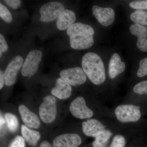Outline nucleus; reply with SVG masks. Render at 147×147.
<instances>
[{"instance_id":"f257e3e1","label":"nucleus","mask_w":147,"mask_h":147,"mask_svg":"<svg viewBox=\"0 0 147 147\" xmlns=\"http://www.w3.org/2000/svg\"><path fill=\"white\" fill-rule=\"evenodd\" d=\"M69 38L70 47L76 50H85L94 45V31L87 24L76 23L67 30Z\"/></svg>"},{"instance_id":"f03ea898","label":"nucleus","mask_w":147,"mask_h":147,"mask_svg":"<svg viewBox=\"0 0 147 147\" xmlns=\"http://www.w3.org/2000/svg\"><path fill=\"white\" fill-rule=\"evenodd\" d=\"M82 65L84 72L93 84L99 86L105 82V67L99 55L93 53H86L82 58Z\"/></svg>"},{"instance_id":"7ed1b4c3","label":"nucleus","mask_w":147,"mask_h":147,"mask_svg":"<svg viewBox=\"0 0 147 147\" xmlns=\"http://www.w3.org/2000/svg\"><path fill=\"white\" fill-rule=\"evenodd\" d=\"M117 119L123 123L136 122L142 116L140 107L133 104H123L118 106L115 111Z\"/></svg>"},{"instance_id":"20e7f679","label":"nucleus","mask_w":147,"mask_h":147,"mask_svg":"<svg viewBox=\"0 0 147 147\" xmlns=\"http://www.w3.org/2000/svg\"><path fill=\"white\" fill-rule=\"evenodd\" d=\"M56 102V98L53 96H47L43 98L39 108L40 117L43 122L49 123L55 121L57 114Z\"/></svg>"},{"instance_id":"39448f33","label":"nucleus","mask_w":147,"mask_h":147,"mask_svg":"<svg viewBox=\"0 0 147 147\" xmlns=\"http://www.w3.org/2000/svg\"><path fill=\"white\" fill-rule=\"evenodd\" d=\"M42 57V53L38 50H32L28 54L24 61L21 73L25 77H32L35 74Z\"/></svg>"},{"instance_id":"423d86ee","label":"nucleus","mask_w":147,"mask_h":147,"mask_svg":"<svg viewBox=\"0 0 147 147\" xmlns=\"http://www.w3.org/2000/svg\"><path fill=\"white\" fill-rule=\"evenodd\" d=\"M65 10L61 3L50 2L42 5L40 9V20L44 23H50L57 18L60 14Z\"/></svg>"},{"instance_id":"0eeeda50","label":"nucleus","mask_w":147,"mask_h":147,"mask_svg":"<svg viewBox=\"0 0 147 147\" xmlns=\"http://www.w3.org/2000/svg\"><path fill=\"white\" fill-rule=\"evenodd\" d=\"M61 78L69 84L77 86L84 84L87 80V76L83 69L80 67H71L63 69L60 73Z\"/></svg>"},{"instance_id":"6e6552de","label":"nucleus","mask_w":147,"mask_h":147,"mask_svg":"<svg viewBox=\"0 0 147 147\" xmlns=\"http://www.w3.org/2000/svg\"><path fill=\"white\" fill-rule=\"evenodd\" d=\"M69 110L72 115L80 119H90L94 115L93 112L88 108L85 99L82 96H78L70 103Z\"/></svg>"},{"instance_id":"1a4fd4ad","label":"nucleus","mask_w":147,"mask_h":147,"mask_svg":"<svg viewBox=\"0 0 147 147\" xmlns=\"http://www.w3.org/2000/svg\"><path fill=\"white\" fill-rule=\"evenodd\" d=\"M24 63L23 57L18 55L13 57L8 64L4 73L6 86H10L15 84L18 71L22 68Z\"/></svg>"},{"instance_id":"9d476101","label":"nucleus","mask_w":147,"mask_h":147,"mask_svg":"<svg viewBox=\"0 0 147 147\" xmlns=\"http://www.w3.org/2000/svg\"><path fill=\"white\" fill-rule=\"evenodd\" d=\"M93 14L102 26H108L112 25L115 21V12L113 9L102 8L97 5L92 7Z\"/></svg>"},{"instance_id":"9b49d317","label":"nucleus","mask_w":147,"mask_h":147,"mask_svg":"<svg viewBox=\"0 0 147 147\" xmlns=\"http://www.w3.org/2000/svg\"><path fill=\"white\" fill-rule=\"evenodd\" d=\"M82 140L78 134L68 133L61 134L55 138L53 142L54 147H78Z\"/></svg>"},{"instance_id":"f8f14e48","label":"nucleus","mask_w":147,"mask_h":147,"mask_svg":"<svg viewBox=\"0 0 147 147\" xmlns=\"http://www.w3.org/2000/svg\"><path fill=\"white\" fill-rule=\"evenodd\" d=\"M106 126L94 119H89L82 123V131L86 136L96 137L106 130Z\"/></svg>"},{"instance_id":"ddd939ff","label":"nucleus","mask_w":147,"mask_h":147,"mask_svg":"<svg viewBox=\"0 0 147 147\" xmlns=\"http://www.w3.org/2000/svg\"><path fill=\"white\" fill-rule=\"evenodd\" d=\"M130 33L138 38L137 45L142 52H147V28L146 27L134 24L129 28Z\"/></svg>"},{"instance_id":"4468645a","label":"nucleus","mask_w":147,"mask_h":147,"mask_svg":"<svg viewBox=\"0 0 147 147\" xmlns=\"http://www.w3.org/2000/svg\"><path fill=\"white\" fill-rule=\"evenodd\" d=\"M21 119L26 126L30 128L38 129L40 126V121L38 116L24 105L18 107Z\"/></svg>"},{"instance_id":"2eb2a0df","label":"nucleus","mask_w":147,"mask_h":147,"mask_svg":"<svg viewBox=\"0 0 147 147\" xmlns=\"http://www.w3.org/2000/svg\"><path fill=\"white\" fill-rule=\"evenodd\" d=\"M72 88L66 81L59 78L57 79L56 86L51 90V93L61 100L67 99L71 95Z\"/></svg>"},{"instance_id":"dca6fc26","label":"nucleus","mask_w":147,"mask_h":147,"mask_svg":"<svg viewBox=\"0 0 147 147\" xmlns=\"http://www.w3.org/2000/svg\"><path fill=\"white\" fill-rule=\"evenodd\" d=\"M76 19V14L74 11L69 9H65L57 18L56 26L59 30H65L74 24Z\"/></svg>"},{"instance_id":"f3484780","label":"nucleus","mask_w":147,"mask_h":147,"mask_svg":"<svg viewBox=\"0 0 147 147\" xmlns=\"http://www.w3.org/2000/svg\"><path fill=\"white\" fill-rule=\"evenodd\" d=\"M125 64L122 61L118 54L114 53L110 58L109 64V75L111 79H113L124 71Z\"/></svg>"},{"instance_id":"a211bd4d","label":"nucleus","mask_w":147,"mask_h":147,"mask_svg":"<svg viewBox=\"0 0 147 147\" xmlns=\"http://www.w3.org/2000/svg\"><path fill=\"white\" fill-rule=\"evenodd\" d=\"M21 131L24 140L30 146H34L40 139L39 132L30 129L26 125H21Z\"/></svg>"},{"instance_id":"6ab92c4d","label":"nucleus","mask_w":147,"mask_h":147,"mask_svg":"<svg viewBox=\"0 0 147 147\" xmlns=\"http://www.w3.org/2000/svg\"><path fill=\"white\" fill-rule=\"evenodd\" d=\"M113 135V133L110 130L106 129L95 137V140L92 143L94 147H104L108 143L109 139Z\"/></svg>"},{"instance_id":"aec40b11","label":"nucleus","mask_w":147,"mask_h":147,"mask_svg":"<svg viewBox=\"0 0 147 147\" xmlns=\"http://www.w3.org/2000/svg\"><path fill=\"white\" fill-rule=\"evenodd\" d=\"M130 18L135 24L147 26V11L137 10L131 13Z\"/></svg>"},{"instance_id":"412c9836","label":"nucleus","mask_w":147,"mask_h":147,"mask_svg":"<svg viewBox=\"0 0 147 147\" xmlns=\"http://www.w3.org/2000/svg\"><path fill=\"white\" fill-rule=\"evenodd\" d=\"M5 120L8 129L11 132L17 130L18 126V119L15 115L12 113H7L5 115Z\"/></svg>"},{"instance_id":"4be33fe9","label":"nucleus","mask_w":147,"mask_h":147,"mask_svg":"<svg viewBox=\"0 0 147 147\" xmlns=\"http://www.w3.org/2000/svg\"><path fill=\"white\" fill-rule=\"evenodd\" d=\"M0 17L7 23H10L12 21V16L10 11L1 3H0Z\"/></svg>"},{"instance_id":"5701e85b","label":"nucleus","mask_w":147,"mask_h":147,"mask_svg":"<svg viewBox=\"0 0 147 147\" xmlns=\"http://www.w3.org/2000/svg\"><path fill=\"white\" fill-rule=\"evenodd\" d=\"M126 143L125 138L121 135H116L114 137L108 147H124Z\"/></svg>"},{"instance_id":"b1692460","label":"nucleus","mask_w":147,"mask_h":147,"mask_svg":"<svg viewBox=\"0 0 147 147\" xmlns=\"http://www.w3.org/2000/svg\"><path fill=\"white\" fill-rule=\"evenodd\" d=\"M133 91L139 94H147V81H143L136 84L133 88Z\"/></svg>"},{"instance_id":"393cba45","label":"nucleus","mask_w":147,"mask_h":147,"mask_svg":"<svg viewBox=\"0 0 147 147\" xmlns=\"http://www.w3.org/2000/svg\"><path fill=\"white\" fill-rule=\"evenodd\" d=\"M139 67L137 72L138 77H144L147 75V57L139 62Z\"/></svg>"},{"instance_id":"a878e982","label":"nucleus","mask_w":147,"mask_h":147,"mask_svg":"<svg viewBox=\"0 0 147 147\" xmlns=\"http://www.w3.org/2000/svg\"><path fill=\"white\" fill-rule=\"evenodd\" d=\"M129 6L131 8L137 10L147 9V0L133 1L129 3Z\"/></svg>"},{"instance_id":"bb28decb","label":"nucleus","mask_w":147,"mask_h":147,"mask_svg":"<svg viewBox=\"0 0 147 147\" xmlns=\"http://www.w3.org/2000/svg\"><path fill=\"white\" fill-rule=\"evenodd\" d=\"M26 143L23 137L17 136L11 143L9 147H25Z\"/></svg>"},{"instance_id":"cd10ccee","label":"nucleus","mask_w":147,"mask_h":147,"mask_svg":"<svg viewBox=\"0 0 147 147\" xmlns=\"http://www.w3.org/2000/svg\"><path fill=\"white\" fill-rule=\"evenodd\" d=\"M8 48V45L4 36L2 34H0V57H1L2 53L6 52Z\"/></svg>"},{"instance_id":"c85d7f7f","label":"nucleus","mask_w":147,"mask_h":147,"mask_svg":"<svg viewBox=\"0 0 147 147\" xmlns=\"http://www.w3.org/2000/svg\"><path fill=\"white\" fill-rule=\"evenodd\" d=\"M5 2L9 6L13 9H18L21 5V1L20 0H5Z\"/></svg>"},{"instance_id":"c756f323","label":"nucleus","mask_w":147,"mask_h":147,"mask_svg":"<svg viewBox=\"0 0 147 147\" xmlns=\"http://www.w3.org/2000/svg\"><path fill=\"white\" fill-rule=\"evenodd\" d=\"M5 83L4 74L2 70L0 71V89L1 90L4 86Z\"/></svg>"},{"instance_id":"7c9ffc66","label":"nucleus","mask_w":147,"mask_h":147,"mask_svg":"<svg viewBox=\"0 0 147 147\" xmlns=\"http://www.w3.org/2000/svg\"><path fill=\"white\" fill-rule=\"evenodd\" d=\"M39 147H53L50 143L47 141H43L40 145Z\"/></svg>"},{"instance_id":"2f4dec72","label":"nucleus","mask_w":147,"mask_h":147,"mask_svg":"<svg viewBox=\"0 0 147 147\" xmlns=\"http://www.w3.org/2000/svg\"><path fill=\"white\" fill-rule=\"evenodd\" d=\"M5 120L4 119H3V117L1 115L0 117V125H1V129L2 128V126L5 123Z\"/></svg>"},{"instance_id":"473e14b6","label":"nucleus","mask_w":147,"mask_h":147,"mask_svg":"<svg viewBox=\"0 0 147 147\" xmlns=\"http://www.w3.org/2000/svg\"></svg>"}]
</instances>
